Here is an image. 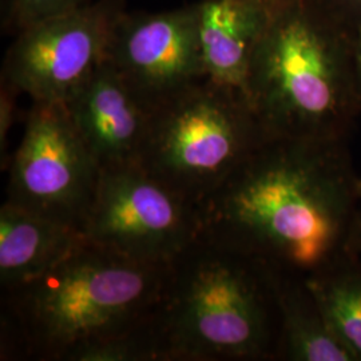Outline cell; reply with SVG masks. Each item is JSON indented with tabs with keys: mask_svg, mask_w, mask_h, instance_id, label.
Segmentation results:
<instances>
[{
	"mask_svg": "<svg viewBox=\"0 0 361 361\" xmlns=\"http://www.w3.org/2000/svg\"><path fill=\"white\" fill-rule=\"evenodd\" d=\"M265 137L245 95L204 78L153 109L140 165L198 207Z\"/></svg>",
	"mask_w": 361,
	"mask_h": 361,
	"instance_id": "5b68a950",
	"label": "cell"
},
{
	"mask_svg": "<svg viewBox=\"0 0 361 361\" xmlns=\"http://www.w3.org/2000/svg\"><path fill=\"white\" fill-rule=\"evenodd\" d=\"M320 302L336 335L361 356V285H336L320 296Z\"/></svg>",
	"mask_w": 361,
	"mask_h": 361,
	"instance_id": "5bb4252c",
	"label": "cell"
},
{
	"mask_svg": "<svg viewBox=\"0 0 361 361\" xmlns=\"http://www.w3.org/2000/svg\"><path fill=\"white\" fill-rule=\"evenodd\" d=\"M277 304L283 314V335L295 360L347 361L356 356L335 331L313 320L298 305L296 297L277 286Z\"/></svg>",
	"mask_w": 361,
	"mask_h": 361,
	"instance_id": "4fadbf2b",
	"label": "cell"
},
{
	"mask_svg": "<svg viewBox=\"0 0 361 361\" xmlns=\"http://www.w3.org/2000/svg\"><path fill=\"white\" fill-rule=\"evenodd\" d=\"M352 32L361 26V0H316Z\"/></svg>",
	"mask_w": 361,
	"mask_h": 361,
	"instance_id": "e0dca14e",
	"label": "cell"
},
{
	"mask_svg": "<svg viewBox=\"0 0 361 361\" xmlns=\"http://www.w3.org/2000/svg\"><path fill=\"white\" fill-rule=\"evenodd\" d=\"M353 32L316 0L273 8L250 61L246 99L267 137L316 141L360 101Z\"/></svg>",
	"mask_w": 361,
	"mask_h": 361,
	"instance_id": "3957f363",
	"label": "cell"
},
{
	"mask_svg": "<svg viewBox=\"0 0 361 361\" xmlns=\"http://www.w3.org/2000/svg\"><path fill=\"white\" fill-rule=\"evenodd\" d=\"M85 238L123 257L170 265L201 235L198 210L140 164L99 173Z\"/></svg>",
	"mask_w": 361,
	"mask_h": 361,
	"instance_id": "8992f818",
	"label": "cell"
},
{
	"mask_svg": "<svg viewBox=\"0 0 361 361\" xmlns=\"http://www.w3.org/2000/svg\"><path fill=\"white\" fill-rule=\"evenodd\" d=\"M99 173L66 104L32 102L8 159L6 200L80 229Z\"/></svg>",
	"mask_w": 361,
	"mask_h": 361,
	"instance_id": "52a82bcc",
	"label": "cell"
},
{
	"mask_svg": "<svg viewBox=\"0 0 361 361\" xmlns=\"http://www.w3.org/2000/svg\"><path fill=\"white\" fill-rule=\"evenodd\" d=\"M65 104L99 171L140 164L153 109L106 59Z\"/></svg>",
	"mask_w": 361,
	"mask_h": 361,
	"instance_id": "30bf717a",
	"label": "cell"
},
{
	"mask_svg": "<svg viewBox=\"0 0 361 361\" xmlns=\"http://www.w3.org/2000/svg\"><path fill=\"white\" fill-rule=\"evenodd\" d=\"M106 61L152 109L207 78L197 3L162 13H121Z\"/></svg>",
	"mask_w": 361,
	"mask_h": 361,
	"instance_id": "9c48e42d",
	"label": "cell"
},
{
	"mask_svg": "<svg viewBox=\"0 0 361 361\" xmlns=\"http://www.w3.org/2000/svg\"><path fill=\"white\" fill-rule=\"evenodd\" d=\"M274 7L261 0H202L198 31L207 78L246 98L250 61Z\"/></svg>",
	"mask_w": 361,
	"mask_h": 361,
	"instance_id": "8fae6325",
	"label": "cell"
},
{
	"mask_svg": "<svg viewBox=\"0 0 361 361\" xmlns=\"http://www.w3.org/2000/svg\"><path fill=\"white\" fill-rule=\"evenodd\" d=\"M18 90L10 82L0 79V155L1 164L4 161V155L7 153V141L8 134L13 128L18 110Z\"/></svg>",
	"mask_w": 361,
	"mask_h": 361,
	"instance_id": "2e32d148",
	"label": "cell"
},
{
	"mask_svg": "<svg viewBox=\"0 0 361 361\" xmlns=\"http://www.w3.org/2000/svg\"><path fill=\"white\" fill-rule=\"evenodd\" d=\"M273 271L200 235L177 258L150 329L158 361L258 356L269 347L265 286Z\"/></svg>",
	"mask_w": 361,
	"mask_h": 361,
	"instance_id": "277c9868",
	"label": "cell"
},
{
	"mask_svg": "<svg viewBox=\"0 0 361 361\" xmlns=\"http://www.w3.org/2000/svg\"><path fill=\"white\" fill-rule=\"evenodd\" d=\"M261 1H264V3L269 4L271 7H276V6L283 4V3H285V1H289V0H261Z\"/></svg>",
	"mask_w": 361,
	"mask_h": 361,
	"instance_id": "d6986e66",
	"label": "cell"
},
{
	"mask_svg": "<svg viewBox=\"0 0 361 361\" xmlns=\"http://www.w3.org/2000/svg\"><path fill=\"white\" fill-rule=\"evenodd\" d=\"M121 0L90 1L16 34L1 78L34 104H66L106 59Z\"/></svg>",
	"mask_w": 361,
	"mask_h": 361,
	"instance_id": "ba28073f",
	"label": "cell"
},
{
	"mask_svg": "<svg viewBox=\"0 0 361 361\" xmlns=\"http://www.w3.org/2000/svg\"><path fill=\"white\" fill-rule=\"evenodd\" d=\"M91 0H6L7 22L16 34L52 16L73 11Z\"/></svg>",
	"mask_w": 361,
	"mask_h": 361,
	"instance_id": "9a60e30c",
	"label": "cell"
},
{
	"mask_svg": "<svg viewBox=\"0 0 361 361\" xmlns=\"http://www.w3.org/2000/svg\"><path fill=\"white\" fill-rule=\"evenodd\" d=\"M83 241L77 226L6 200L0 207L1 290L38 279Z\"/></svg>",
	"mask_w": 361,
	"mask_h": 361,
	"instance_id": "7c38bea8",
	"label": "cell"
},
{
	"mask_svg": "<svg viewBox=\"0 0 361 361\" xmlns=\"http://www.w3.org/2000/svg\"><path fill=\"white\" fill-rule=\"evenodd\" d=\"M352 67L356 86L361 97V26L352 35Z\"/></svg>",
	"mask_w": 361,
	"mask_h": 361,
	"instance_id": "ac0fdd59",
	"label": "cell"
},
{
	"mask_svg": "<svg viewBox=\"0 0 361 361\" xmlns=\"http://www.w3.org/2000/svg\"><path fill=\"white\" fill-rule=\"evenodd\" d=\"M308 140L265 137L198 207L201 235L274 268L308 269L336 221Z\"/></svg>",
	"mask_w": 361,
	"mask_h": 361,
	"instance_id": "7a4b0ae2",
	"label": "cell"
},
{
	"mask_svg": "<svg viewBox=\"0 0 361 361\" xmlns=\"http://www.w3.org/2000/svg\"><path fill=\"white\" fill-rule=\"evenodd\" d=\"M170 265L85 238L38 279L1 290V360L71 361L94 343L147 328Z\"/></svg>",
	"mask_w": 361,
	"mask_h": 361,
	"instance_id": "6da1fadb",
	"label": "cell"
}]
</instances>
